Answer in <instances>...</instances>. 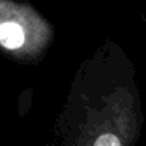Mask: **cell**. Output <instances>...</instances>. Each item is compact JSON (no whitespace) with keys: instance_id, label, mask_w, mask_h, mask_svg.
<instances>
[{"instance_id":"cell-1","label":"cell","mask_w":146,"mask_h":146,"mask_svg":"<svg viewBox=\"0 0 146 146\" xmlns=\"http://www.w3.org/2000/svg\"><path fill=\"white\" fill-rule=\"evenodd\" d=\"M25 43L23 27L16 22H5L0 25V44L9 50H16Z\"/></svg>"},{"instance_id":"cell-2","label":"cell","mask_w":146,"mask_h":146,"mask_svg":"<svg viewBox=\"0 0 146 146\" xmlns=\"http://www.w3.org/2000/svg\"><path fill=\"white\" fill-rule=\"evenodd\" d=\"M93 145L95 146H119L122 145V140L115 133H103L93 142Z\"/></svg>"}]
</instances>
